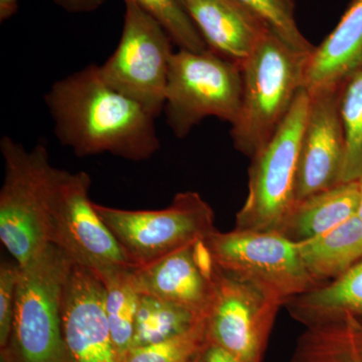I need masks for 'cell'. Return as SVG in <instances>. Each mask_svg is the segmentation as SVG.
<instances>
[{"mask_svg": "<svg viewBox=\"0 0 362 362\" xmlns=\"http://www.w3.org/2000/svg\"><path fill=\"white\" fill-rule=\"evenodd\" d=\"M45 102L61 144L78 157L109 153L148 160L160 148L156 117L90 65L52 84Z\"/></svg>", "mask_w": 362, "mask_h": 362, "instance_id": "obj_1", "label": "cell"}, {"mask_svg": "<svg viewBox=\"0 0 362 362\" xmlns=\"http://www.w3.org/2000/svg\"><path fill=\"white\" fill-rule=\"evenodd\" d=\"M311 54L295 51L269 30L240 64L242 102L230 131L240 153L252 159L284 122L304 89Z\"/></svg>", "mask_w": 362, "mask_h": 362, "instance_id": "obj_2", "label": "cell"}, {"mask_svg": "<svg viewBox=\"0 0 362 362\" xmlns=\"http://www.w3.org/2000/svg\"><path fill=\"white\" fill-rule=\"evenodd\" d=\"M74 262L49 244L20 266L13 331L4 362H68L63 335L64 289Z\"/></svg>", "mask_w": 362, "mask_h": 362, "instance_id": "obj_3", "label": "cell"}, {"mask_svg": "<svg viewBox=\"0 0 362 362\" xmlns=\"http://www.w3.org/2000/svg\"><path fill=\"white\" fill-rule=\"evenodd\" d=\"M4 180L0 190V240L23 267L49 245V199L54 166L47 146L28 150L9 136L0 140Z\"/></svg>", "mask_w": 362, "mask_h": 362, "instance_id": "obj_4", "label": "cell"}, {"mask_svg": "<svg viewBox=\"0 0 362 362\" xmlns=\"http://www.w3.org/2000/svg\"><path fill=\"white\" fill-rule=\"evenodd\" d=\"M204 242L218 270L255 286L282 307L320 287L304 266L299 244L280 233L216 230Z\"/></svg>", "mask_w": 362, "mask_h": 362, "instance_id": "obj_5", "label": "cell"}, {"mask_svg": "<svg viewBox=\"0 0 362 362\" xmlns=\"http://www.w3.org/2000/svg\"><path fill=\"white\" fill-rule=\"evenodd\" d=\"M243 77L239 64L211 49H180L169 66L163 112L173 134L185 138L206 117L233 124L242 102Z\"/></svg>", "mask_w": 362, "mask_h": 362, "instance_id": "obj_6", "label": "cell"}, {"mask_svg": "<svg viewBox=\"0 0 362 362\" xmlns=\"http://www.w3.org/2000/svg\"><path fill=\"white\" fill-rule=\"evenodd\" d=\"M90 185L84 171L54 168L49 199V244L98 278L134 268L90 201Z\"/></svg>", "mask_w": 362, "mask_h": 362, "instance_id": "obj_7", "label": "cell"}, {"mask_svg": "<svg viewBox=\"0 0 362 362\" xmlns=\"http://www.w3.org/2000/svg\"><path fill=\"white\" fill-rule=\"evenodd\" d=\"M94 206L134 268L206 240L216 230L214 209L194 192H180L170 206L158 211H128L95 202Z\"/></svg>", "mask_w": 362, "mask_h": 362, "instance_id": "obj_8", "label": "cell"}, {"mask_svg": "<svg viewBox=\"0 0 362 362\" xmlns=\"http://www.w3.org/2000/svg\"><path fill=\"white\" fill-rule=\"evenodd\" d=\"M309 102L306 89L300 90L284 122L266 146L252 157L247 197L237 214L235 228L277 232L291 211Z\"/></svg>", "mask_w": 362, "mask_h": 362, "instance_id": "obj_9", "label": "cell"}, {"mask_svg": "<svg viewBox=\"0 0 362 362\" xmlns=\"http://www.w3.org/2000/svg\"><path fill=\"white\" fill-rule=\"evenodd\" d=\"M125 14L120 42L100 73L114 89L141 104L151 115L163 112L173 52L163 26L133 0H124Z\"/></svg>", "mask_w": 362, "mask_h": 362, "instance_id": "obj_10", "label": "cell"}, {"mask_svg": "<svg viewBox=\"0 0 362 362\" xmlns=\"http://www.w3.org/2000/svg\"><path fill=\"white\" fill-rule=\"evenodd\" d=\"M207 338L240 362H261L281 305L249 283L216 269Z\"/></svg>", "mask_w": 362, "mask_h": 362, "instance_id": "obj_11", "label": "cell"}, {"mask_svg": "<svg viewBox=\"0 0 362 362\" xmlns=\"http://www.w3.org/2000/svg\"><path fill=\"white\" fill-rule=\"evenodd\" d=\"M342 83L308 93L310 102L300 144L295 204L341 183L345 157L340 115Z\"/></svg>", "mask_w": 362, "mask_h": 362, "instance_id": "obj_12", "label": "cell"}, {"mask_svg": "<svg viewBox=\"0 0 362 362\" xmlns=\"http://www.w3.org/2000/svg\"><path fill=\"white\" fill-rule=\"evenodd\" d=\"M63 335L68 362H122L105 308V287L74 263L64 289Z\"/></svg>", "mask_w": 362, "mask_h": 362, "instance_id": "obj_13", "label": "cell"}, {"mask_svg": "<svg viewBox=\"0 0 362 362\" xmlns=\"http://www.w3.org/2000/svg\"><path fill=\"white\" fill-rule=\"evenodd\" d=\"M209 49L240 64L249 58L269 30L235 0H180Z\"/></svg>", "mask_w": 362, "mask_h": 362, "instance_id": "obj_14", "label": "cell"}, {"mask_svg": "<svg viewBox=\"0 0 362 362\" xmlns=\"http://www.w3.org/2000/svg\"><path fill=\"white\" fill-rule=\"evenodd\" d=\"M194 245L150 265L133 268V281L139 294L173 302L206 317L213 303L214 281L195 262Z\"/></svg>", "mask_w": 362, "mask_h": 362, "instance_id": "obj_15", "label": "cell"}, {"mask_svg": "<svg viewBox=\"0 0 362 362\" xmlns=\"http://www.w3.org/2000/svg\"><path fill=\"white\" fill-rule=\"evenodd\" d=\"M361 62L362 0H352L334 30L312 52L304 89L341 84Z\"/></svg>", "mask_w": 362, "mask_h": 362, "instance_id": "obj_16", "label": "cell"}, {"mask_svg": "<svg viewBox=\"0 0 362 362\" xmlns=\"http://www.w3.org/2000/svg\"><path fill=\"white\" fill-rule=\"evenodd\" d=\"M359 180L337 187L296 202L277 230L292 242L320 237L357 214Z\"/></svg>", "mask_w": 362, "mask_h": 362, "instance_id": "obj_17", "label": "cell"}, {"mask_svg": "<svg viewBox=\"0 0 362 362\" xmlns=\"http://www.w3.org/2000/svg\"><path fill=\"white\" fill-rule=\"evenodd\" d=\"M290 315L307 327L362 318V259L340 277L293 298L285 305Z\"/></svg>", "mask_w": 362, "mask_h": 362, "instance_id": "obj_18", "label": "cell"}, {"mask_svg": "<svg viewBox=\"0 0 362 362\" xmlns=\"http://www.w3.org/2000/svg\"><path fill=\"white\" fill-rule=\"evenodd\" d=\"M298 244L307 271L322 286L362 259V221L354 216L320 237Z\"/></svg>", "mask_w": 362, "mask_h": 362, "instance_id": "obj_19", "label": "cell"}, {"mask_svg": "<svg viewBox=\"0 0 362 362\" xmlns=\"http://www.w3.org/2000/svg\"><path fill=\"white\" fill-rule=\"evenodd\" d=\"M206 318L181 305L140 294L132 349L177 337Z\"/></svg>", "mask_w": 362, "mask_h": 362, "instance_id": "obj_20", "label": "cell"}, {"mask_svg": "<svg viewBox=\"0 0 362 362\" xmlns=\"http://www.w3.org/2000/svg\"><path fill=\"white\" fill-rule=\"evenodd\" d=\"M132 269H120L105 274V308L117 351L121 358L132 349L139 292L134 284Z\"/></svg>", "mask_w": 362, "mask_h": 362, "instance_id": "obj_21", "label": "cell"}, {"mask_svg": "<svg viewBox=\"0 0 362 362\" xmlns=\"http://www.w3.org/2000/svg\"><path fill=\"white\" fill-rule=\"evenodd\" d=\"M340 115L345 134L341 183L362 177V62L343 81Z\"/></svg>", "mask_w": 362, "mask_h": 362, "instance_id": "obj_22", "label": "cell"}, {"mask_svg": "<svg viewBox=\"0 0 362 362\" xmlns=\"http://www.w3.org/2000/svg\"><path fill=\"white\" fill-rule=\"evenodd\" d=\"M209 344L206 318L177 337L131 349L123 362H194Z\"/></svg>", "mask_w": 362, "mask_h": 362, "instance_id": "obj_23", "label": "cell"}, {"mask_svg": "<svg viewBox=\"0 0 362 362\" xmlns=\"http://www.w3.org/2000/svg\"><path fill=\"white\" fill-rule=\"evenodd\" d=\"M168 33L180 49L204 52L209 49L201 33L180 0H133Z\"/></svg>", "mask_w": 362, "mask_h": 362, "instance_id": "obj_24", "label": "cell"}, {"mask_svg": "<svg viewBox=\"0 0 362 362\" xmlns=\"http://www.w3.org/2000/svg\"><path fill=\"white\" fill-rule=\"evenodd\" d=\"M263 21L295 51L311 54L315 49L300 32L295 18V0H235Z\"/></svg>", "mask_w": 362, "mask_h": 362, "instance_id": "obj_25", "label": "cell"}, {"mask_svg": "<svg viewBox=\"0 0 362 362\" xmlns=\"http://www.w3.org/2000/svg\"><path fill=\"white\" fill-rule=\"evenodd\" d=\"M20 266L1 261L0 265V347L6 349L13 331Z\"/></svg>", "mask_w": 362, "mask_h": 362, "instance_id": "obj_26", "label": "cell"}, {"mask_svg": "<svg viewBox=\"0 0 362 362\" xmlns=\"http://www.w3.org/2000/svg\"><path fill=\"white\" fill-rule=\"evenodd\" d=\"M347 349L352 362H362V321L361 319L345 318L342 321Z\"/></svg>", "mask_w": 362, "mask_h": 362, "instance_id": "obj_27", "label": "cell"}, {"mask_svg": "<svg viewBox=\"0 0 362 362\" xmlns=\"http://www.w3.org/2000/svg\"><path fill=\"white\" fill-rule=\"evenodd\" d=\"M70 13H90L104 4L105 0H54Z\"/></svg>", "mask_w": 362, "mask_h": 362, "instance_id": "obj_28", "label": "cell"}, {"mask_svg": "<svg viewBox=\"0 0 362 362\" xmlns=\"http://www.w3.org/2000/svg\"><path fill=\"white\" fill-rule=\"evenodd\" d=\"M202 362H240L230 352L216 344H211L204 350Z\"/></svg>", "mask_w": 362, "mask_h": 362, "instance_id": "obj_29", "label": "cell"}, {"mask_svg": "<svg viewBox=\"0 0 362 362\" xmlns=\"http://www.w3.org/2000/svg\"><path fill=\"white\" fill-rule=\"evenodd\" d=\"M20 0H0V21L11 18L18 8Z\"/></svg>", "mask_w": 362, "mask_h": 362, "instance_id": "obj_30", "label": "cell"}, {"mask_svg": "<svg viewBox=\"0 0 362 362\" xmlns=\"http://www.w3.org/2000/svg\"><path fill=\"white\" fill-rule=\"evenodd\" d=\"M359 185H361V199H359V206L358 209H357L356 216L362 221V177L359 180Z\"/></svg>", "mask_w": 362, "mask_h": 362, "instance_id": "obj_31", "label": "cell"}, {"mask_svg": "<svg viewBox=\"0 0 362 362\" xmlns=\"http://www.w3.org/2000/svg\"><path fill=\"white\" fill-rule=\"evenodd\" d=\"M202 356L201 357H199V359H197V361H195L194 362H201V361H202Z\"/></svg>", "mask_w": 362, "mask_h": 362, "instance_id": "obj_32", "label": "cell"}, {"mask_svg": "<svg viewBox=\"0 0 362 362\" xmlns=\"http://www.w3.org/2000/svg\"><path fill=\"white\" fill-rule=\"evenodd\" d=\"M202 356H204V354H202ZM201 362H202V361H201Z\"/></svg>", "mask_w": 362, "mask_h": 362, "instance_id": "obj_33", "label": "cell"}]
</instances>
